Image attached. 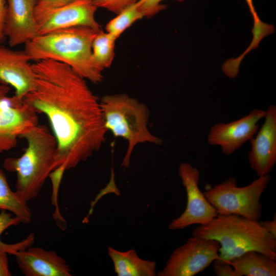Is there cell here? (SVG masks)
Segmentation results:
<instances>
[{"label": "cell", "mask_w": 276, "mask_h": 276, "mask_svg": "<svg viewBox=\"0 0 276 276\" xmlns=\"http://www.w3.org/2000/svg\"><path fill=\"white\" fill-rule=\"evenodd\" d=\"M178 172L186 191L187 202L184 212L169 224V228L181 229L209 223L218 214L199 188V171L190 164L182 163Z\"/></svg>", "instance_id": "obj_8"}, {"label": "cell", "mask_w": 276, "mask_h": 276, "mask_svg": "<svg viewBox=\"0 0 276 276\" xmlns=\"http://www.w3.org/2000/svg\"><path fill=\"white\" fill-rule=\"evenodd\" d=\"M27 146L19 157H8L3 166L16 172V192L26 201L35 198L55 168L57 142L44 125L38 124L24 133Z\"/></svg>", "instance_id": "obj_4"}, {"label": "cell", "mask_w": 276, "mask_h": 276, "mask_svg": "<svg viewBox=\"0 0 276 276\" xmlns=\"http://www.w3.org/2000/svg\"><path fill=\"white\" fill-rule=\"evenodd\" d=\"M38 124L37 113L15 96L0 99V153L14 148L18 138Z\"/></svg>", "instance_id": "obj_10"}, {"label": "cell", "mask_w": 276, "mask_h": 276, "mask_svg": "<svg viewBox=\"0 0 276 276\" xmlns=\"http://www.w3.org/2000/svg\"><path fill=\"white\" fill-rule=\"evenodd\" d=\"M20 223L19 219L15 216L13 217L11 213L7 212L6 210H2L0 213V236L8 227L18 225ZM35 239V234L33 233H30L22 241L13 244L4 243L0 239V251L15 255L19 251L32 246Z\"/></svg>", "instance_id": "obj_21"}, {"label": "cell", "mask_w": 276, "mask_h": 276, "mask_svg": "<svg viewBox=\"0 0 276 276\" xmlns=\"http://www.w3.org/2000/svg\"><path fill=\"white\" fill-rule=\"evenodd\" d=\"M31 58L25 50H14L0 44V82L11 85L22 100L34 88L35 76Z\"/></svg>", "instance_id": "obj_14"}, {"label": "cell", "mask_w": 276, "mask_h": 276, "mask_svg": "<svg viewBox=\"0 0 276 276\" xmlns=\"http://www.w3.org/2000/svg\"><path fill=\"white\" fill-rule=\"evenodd\" d=\"M117 39L110 34L101 29L93 40V57L96 64L103 71L109 67L112 63Z\"/></svg>", "instance_id": "obj_19"}, {"label": "cell", "mask_w": 276, "mask_h": 276, "mask_svg": "<svg viewBox=\"0 0 276 276\" xmlns=\"http://www.w3.org/2000/svg\"><path fill=\"white\" fill-rule=\"evenodd\" d=\"M104 125L116 137H121L128 145L122 167L128 168L132 152L140 143L160 145L163 141L152 134L147 127L149 116L147 106L126 94L107 95L100 100Z\"/></svg>", "instance_id": "obj_5"}, {"label": "cell", "mask_w": 276, "mask_h": 276, "mask_svg": "<svg viewBox=\"0 0 276 276\" xmlns=\"http://www.w3.org/2000/svg\"><path fill=\"white\" fill-rule=\"evenodd\" d=\"M94 5L114 13H119L126 7L136 3L138 0H93Z\"/></svg>", "instance_id": "obj_22"}, {"label": "cell", "mask_w": 276, "mask_h": 276, "mask_svg": "<svg viewBox=\"0 0 276 276\" xmlns=\"http://www.w3.org/2000/svg\"><path fill=\"white\" fill-rule=\"evenodd\" d=\"M265 113V110L255 108L238 120L213 125L208 134V143L220 147L224 155L233 154L255 136Z\"/></svg>", "instance_id": "obj_11"}, {"label": "cell", "mask_w": 276, "mask_h": 276, "mask_svg": "<svg viewBox=\"0 0 276 276\" xmlns=\"http://www.w3.org/2000/svg\"><path fill=\"white\" fill-rule=\"evenodd\" d=\"M164 0H138L140 7L145 17H151L159 11L165 9L167 6L160 4ZM182 2L183 0H175Z\"/></svg>", "instance_id": "obj_23"}, {"label": "cell", "mask_w": 276, "mask_h": 276, "mask_svg": "<svg viewBox=\"0 0 276 276\" xmlns=\"http://www.w3.org/2000/svg\"><path fill=\"white\" fill-rule=\"evenodd\" d=\"M263 124L250 140L248 158L258 177L269 174L276 163V106L265 110Z\"/></svg>", "instance_id": "obj_12"}, {"label": "cell", "mask_w": 276, "mask_h": 276, "mask_svg": "<svg viewBox=\"0 0 276 276\" xmlns=\"http://www.w3.org/2000/svg\"><path fill=\"white\" fill-rule=\"evenodd\" d=\"M213 269L217 276H238L234 268L229 264L213 263Z\"/></svg>", "instance_id": "obj_26"}, {"label": "cell", "mask_w": 276, "mask_h": 276, "mask_svg": "<svg viewBox=\"0 0 276 276\" xmlns=\"http://www.w3.org/2000/svg\"><path fill=\"white\" fill-rule=\"evenodd\" d=\"M10 90V88L8 85L0 83V99L7 96Z\"/></svg>", "instance_id": "obj_30"}, {"label": "cell", "mask_w": 276, "mask_h": 276, "mask_svg": "<svg viewBox=\"0 0 276 276\" xmlns=\"http://www.w3.org/2000/svg\"><path fill=\"white\" fill-rule=\"evenodd\" d=\"M75 0H34L35 12L58 8Z\"/></svg>", "instance_id": "obj_25"}, {"label": "cell", "mask_w": 276, "mask_h": 276, "mask_svg": "<svg viewBox=\"0 0 276 276\" xmlns=\"http://www.w3.org/2000/svg\"><path fill=\"white\" fill-rule=\"evenodd\" d=\"M93 0H75L65 5L35 12L38 35L78 26L101 29L96 19Z\"/></svg>", "instance_id": "obj_9"}, {"label": "cell", "mask_w": 276, "mask_h": 276, "mask_svg": "<svg viewBox=\"0 0 276 276\" xmlns=\"http://www.w3.org/2000/svg\"><path fill=\"white\" fill-rule=\"evenodd\" d=\"M276 260L256 250H249L233 259L229 264L238 276H275Z\"/></svg>", "instance_id": "obj_17"}, {"label": "cell", "mask_w": 276, "mask_h": 276, "mask_svg": "<svg viewBox=\"0 0 276 276\" xmlns=\"http://www.w3.org/2000/svg\"><path fill=\"white\" fill-rule=\"evenodd\" d=\"M8 253L0 251V276H11L12 273L9 267Z\"/></svg>", "instance_id": "obj_27"}, {"label": "cell", "mask_w": 276, "mask_h": 276, "mask_svg": "<svg viewBox=\"0 0 276 276\" xmlns=\"http://www.w3.org/2000/svg\"><path fill=\"white\" fill-rule=\"evenodd\" d=\"M32 66L35 86L22 101L48 118L57 142L54 170L65 171L86 160L105 141L100 100L68 65L43 59Z\"/></svg>", "instance_id": "obj_1"}, {"label": "cell", "mask_w": 276, "mask_h": 276, "mask_svg": "<svg viewBox=\"0 0 276 276\" xmlns=\"http://www.w3.org/2000/svg\"><path fill=\"white\" fill-rule=\"evenodd\" d=\"M100 30L78 26L38 35L24 45V50L32 60L65 63L86 80L98 84L103 80V70L94 60L92 43Z\"/></svg>", "instance_id": "obj_2"}, {"label": "cell", "mask_w": 276, "mask_h": 276, "mask_svg": "<svg viewBox=\"0 0 276 276\" xmlns=\"http://www.w3.org/2000/svg\"><path fill=\"white\" fill-rule=\"evenodd\" d=\"M34 0H7L3 33L11 47L25 44L38 35Z\"/></svg>", "instance_id": "obj_13"}, {"label": "cell", "mask_w": 276, "mask_h": 276, "mask_svg": "<svg viewBox=\"0 0 276 276\" xmlns=\"http://www.w3.org/2000/svg\"><path fill=\"white\" fill-rule=\"evenodd\" d=\"M18 267L26 276H71V269L57 254L39 247H30L15 255Z\"/></svg>", "instance_id": "obj_15"}, {"label": "cell", "mask_w": 276, "mask_h": 276, "mask_svg": "<svg viewBox=\"0 0 276 276\" xmlns=\"http://www.w3.org/2000/svg\"><path fill=\"white\" fill-rule=\"evenodd\" d=\"M253 18V27L251 33L253 35L259 36L265 34L269 29V24L263 22L259 17L255 8L253 0H245Z\"/></svg>", "instance_id": "obj_24"}, {"label": "cell", "mask_w": 276, "mask_h": 276, "mask_svg": "<svg viewBox=\"0 0 276 276\" xmlns=\"http://www.w3.org/2000/svg\"><path fill=\"white\" fill-rule=\"evenodd\" d=\"M0 210L8 211L15 215L20 223H29L32 219L30 208L21 196L13 191L3 171L0 169Z\"/></svg>", "instance_id": "obj_18"}, {"label": "cell", "mask_w": 276, "mask_h": 276, "mask_svg": "<svg viewBox=\"0 0 276 276\" xmlns=\"http://www.w3.org/2000/svg\"><path fill=\"white\" fill-rule=\"evenodd\" d=\"M192 234L218 242L219 258L214 262L219 263L229 264L249 250L260 252L276 260V238L258 221L237 215H217L209 223L198 226Z\"/></svg>", "instance_id": "obj_3"}, {"label": "cell", "mask_w": 276, "mask_h": 276, "mask_svg": "<svg viewBox=\"0 0 276 276\" xmlns=\"http://www.w3.org/2000/svg\"><path fill=\"white\" fill-rule=\"evenodd\" d=\"M270 180L268 174L259 176L247 186L238 187L232 177L203 193L218 215H237L258 221L262 210L260 198Z\"/></svg>", "instance_id": "obj_6"}, {"label": "cell", "mask_w": 276, "mask_h": 276, "mask_svg": "<svg viewBox=\"0 0 276 276\" xmlns=\"http://www.w3.org/2000/svg\"><path fill=\"white\" fill-rule=\"evenodd\" d=\"M106 24V32L118 39L135 21L145 17L138 1L126 7Z\"/></svg>", "instance_id": "obj_20"}, {"label": "cell", "mask_w": 276, "mask_h": 276, "mask_svg": "<svg viewBox=\"0 0 276 276\" xmlns=\"http://www.w3.org/2000/svg\"><path fill=\"white\" fill-rule=\"evenodd\" d=\"M220 245L217 241L192 236L176 248L158 276H193L219 258Z\"/></svg>", "instance_id": "obj_7"}, {"label": "cell", "mask_w": 276, "mask_h": 276, "mask_svg": "<svg viewBox=\"0 0 276 276\" xmlns=\"http://www.w3.org/2000/svg\"><path fill=\"white\" fill-rule=\"evenodd\" d=\"M261 226L264 228L268 233L276 238V216L275 214L272 220H265L259 221Z\"/></svg>", "instance_id": "obj_28"}, {"label": "cell", "mask_w": 276, "mask_h": 276, "mask_svg": "<svg viewBox=\"0 0 276 276\" xmlns=\"http://www.w3.org/2000/svg\"><path fill=\"white\" fill-rule=\"evenodd\" d=\"M6 5V0H0V44L4 42L6 38L3 33V27Z\"/></svg>", "instance_id": "obj_29"}, {"label": "cell", "mask_w": 276, "mask_h": 276, "mask_svg": "<svg viewBox=\"0 0 276 276\" xmlns=\"http://www.w3.org/2000/svg\"><path fill=\"white\" fill-rule=\"evenodd\" d=\"M108 254L118 276L156 275V262L140 258L133 249L120 251L108 247Z\"/></svg>", "instance_id": "obj_16"}]
</instances>
